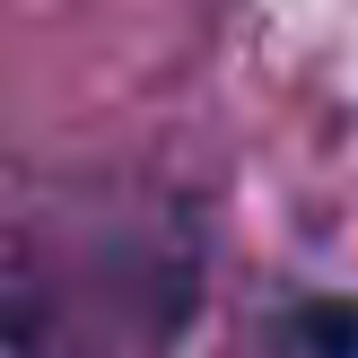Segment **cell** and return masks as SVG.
Wrapping results in <instances>:
<instances>
[{
	"label": "cell",
	"mask_w": 358,
	"mask_h": 358,
	"mask_svg": "<svg viewBox=\"0 0 358 358\" xmlns=\"http://www.w3.org/2000/svg\"><path fill=\"white\" fill-rule=\"evenodd\" d=\"M289 358H358V306H350V297L297 306L289 315Z\"/></svg>",
	"instance_id": "6da1fadb"
}]
</instances>
